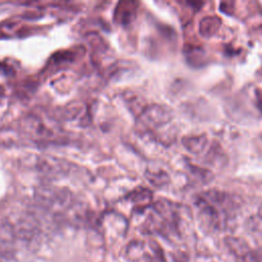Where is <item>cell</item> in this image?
<instances>
[{
  "mask_svg": "<svg viewBox=\"0 0 262 262\" xmlns=\"http://www.w3.org/2000/svg\"><path fill=\"white\" fill-rule=\"evenodd\" d=\"M194 206L201 220L213 228H217L223 221L222 215L228 216L229 212L237 208V203L229 193L212 189L196 195Z\"/></svg>",
  "mask_w": 262,
  "mask_h": 262,
  "instance_id": "obj_1",
  "label": "cell"
},
{
  "mask_svg": "<svg viewBox=\"0 0 262 262\" xmlns=\"http://www.w3.org/2000/svg\"><path fill=\"white\" fill-rule=\"evenodd\" d=\"M172 119V114L169 108L152 104L146 106L138 118V128L144 132H151L154 129L162 127L169 123Z\"/></svg>",
  "mask_w": 262,
  "mask_h": 262,
  "instance_id": "obj_2",
  "label": "cell"
},
{
  "mask_svg": "<svg viewBox=\"0 0 262 262\" xmlns=\"http://www.w3.org/2000/svg\"><path fill=\"white\" fill-rule=\"evenodd\" d=\"M224 244L229 252L243 262H261V256L254 252L250 246L241 237L226 236Z\"/></svg>",
  "mask_w": 262,
  "mask_h": 262,
  "instance_id": "obj_3",
  "label": "cell"
},
{
  "mask_svg": "<svg viewBox=\"0 0 262 262\" xmlns=\"http://www.w3.org/2000/svg\"><path fill=\"white\" fill-rule=\"evenodd\" d=\"M15 233L13 227L9 223L0 226V259L11 258L14 254Z\"/></svg>",
  "mask_w": 262,
  "mask_h": 262,
  "instance_id": "obj_4",
  "label": "cell"
},
{
  "mask_svg": "<svg viewBox=\"0 0 262 262\" xmlns=\"http://www.w3.org/2000/svg\"><path fill=\"white\" fill-rule=\"evenodd\" d=\"M221 18L217 15H208L203 17L199 24V33L205 38L215 35L221 27Z\"/></svg>",
  "mask_w": 262,
  "mask_h": 262,
  "instance_id": "obj_5",
  "label": "cell"
},
{
  "mask_svg": "<svg viewBox=\"0 0 262 262\" xmlns=\"http://www.w3.org/2000/svg\"><path fill=\"white\" fill-rule=\"evenodd\" d=\"M183 146L191 154L199 155L205 150L207 145V138L205 135H194L186 136L182 139Z\"/></svg>",
  "mask_w": 262,
  "mask_h": 262,
  "instance_id": "obj_6",
  "label": "cell"
},
{
  "mask_svg": "<svg viewBox=\"0 0 262 262\" xmlns=\"http://www.w3.org/2000/svg\"><path fill=\"white\" fill-rule=\"evenodd\" d=\"M131 200L136 204L146 206L151 200V192L146 188H139L131 193Z\"/></svg>",
  "mask_w": 262,
  "mask_h": 262,
  "instance_id": "obj_7",
  "label": "cell"
},
{
  "mask_svg": "<svg viewBox=\"0 0 262 262\" xmlns=\"http://www.w3.org/2000/svg\"><path fill=\"white\" fill-rule=\"evenodd\" d=\"M148 178H149V181L155 184V185H158V186H161V185H164L166 184L168 181H169V176L161 171V172H158L157 174L156 173H150V175H148Z\"/></svg>",
  "mask_w": 262,
  "mask_h": 262,
  "instance_id": "obj_8",
  "label": "cell"
},
{
  "mask_svg": "<svg viewBox=\"0 0 262 262\" xmlns=\"http://www.w3.org/2000/svg\"><path fill=\"white\" fill-rule=\"evenodd\" d=\"M256 95V105L262 112V89H257L255 92Z\"/></svg>",
  "mask_w": 262,
  "mask_h": 262,
  "instance_id": "obj_9",
  "label": "cell"
}]
</instances>
